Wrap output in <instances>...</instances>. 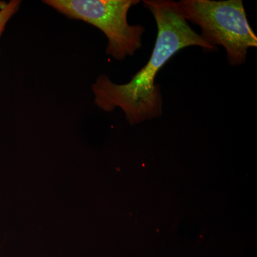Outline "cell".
I'll return each mask as SVG.
<instances>
[{
	"label": "cell",
	"instance_id": "6da1fadb",
	"mask_svg": "<svg viewBox=\"0 0 257 257\" xmlns=\"http://www.w3.org/2000/svg\"><path fill=\"white\" fill-rule=\"evenodd\" d=\"M143 5L153 15L157 28L150 60L128 82L116 84L103 74L92 86L96 105L105 112H112L119 108L130 125L163 114V96L155 80L160 69L179 51L191 46L217 50L191 28L179 14L175 1L144 0Z\"/></svg>",
	"mask_w": 257,
	"mask_h": 257
},
{
	"label": "cell",
	"instance_id": "7a4b0ae2",
	"mask_svg": "<svg viewBox=\"0 0 257 257\" xmlns=\"http://www.w3.org/2000/svg\"><path fill=\"white\" fill-rule=\"evenodd\" d=\"M175 5L186 21L200 28L204 41L224 47L231 67L243 65L248 49L257 47L241 0H181Z\"/></svg>",
	"mask_w": 257,
	"mask_h": 257
},
{
	"label": "cell",
	"instance_id": "3957f363",
	"mask_svg": "<svg viewBox=\"0 0 257 257\" xmlns=\"http://www.w3.org/2000/svg\"><path fill=\"white\" fill-rule=\"evenodd\" d=\"M44 3L69 19L81 20L100 30L107 38L106 52L124 60L143 46L145 28L130 25L127 15L139 0H44Z\"/></svg>",
	"mask_w": 257,
	"mask_h": 257
},
{
	"label": "cell",
	"instance_id": "277c9868",
	"mask_svg": "<svg viewBox=\"0 0 257 257\" xmlns=\"http://www.w3.org/2000/svg\"><path fill=\"white\" fill-rule=\"evenodd\" d=\"M21 3V0H10L8 3H0V39L6 25L20 10Z\"/></svg>",
	"mask_w": 257,
	"mask_h": 257
}]
</instances>
